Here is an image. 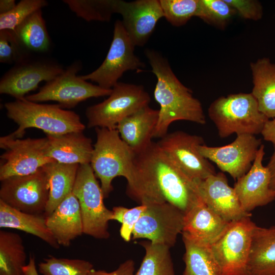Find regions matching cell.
<instances>
[{"label": "cell", "instance_id": "obj_1", "mask_svg": "<svg viewBox=\"0 0 275 275\" xmlns=\"http://www.w3.org/2000/svg\"><path fill=\"white\" fill-rule=\"evenodd\" d=\"M133 174L135 185L148 203L168 202L184 214L200 199L195 182L188 177L152 141L135 152Z\"/></svg>", "mask_w": 275, "mask_h": 275}, {"label": "cell", "instance_id": "obj_2", "mask_svg": "<svg viewBox=\"0 0 275 275\" xmlns=\"http://www.w3.org/2000/svg\"><path fill=\"white\" fill-rule=\"evenodd\" d=\"M145 54L157 78L154 96L160 105L153 138L164 136L171 124L176 121L205 124L206 118L201 103L177 77L168 60L153 49H146Z\"/></svg>", "mask_w": 275, "mask_h": 275}, {"label": "cell", "instance_id": "obj_3", "mask_svg": "<svg viewBox=\"0 0 275 275\" xmlns=\"http://www.w3.org/2000/svg\"><path fill=\"white\" fill-rule=\"evenodd\" d=\"M7 115L18 125L5 136L11 140L21 139L29 128L43 130L46 134L60 135L83 132L85 125L73 111L65 110L60 104H40L23 98L5 103Z\"/></svg>", "mask_w": 275, "mask_h": 275}, {"label": "cell", "instance_id": "obj_4", "mask_svg": "<svg viewBox=\"0 0 275 275\" xmlns=\"http://www.w3.org/2000/svg\"><path fill=\"white\" fill-rule=\"evenodd\" d=\"M96 141L90 165L100 186L104 198L113 191L112 181L118 176L129 181L131 177L134 151L121 139L117 129L95 128Z\"/></svg>", "mask_w": 275, "mask_h": 275}, {"label": "cell", "instance_id": "obj_5", "mask_svg": "<svg viewBox=\"0 0 275 275\" xmlns=\"http://www.w3.org/2000/svg\"><path fill=\"white\" fill-rule=\"evenodd\" d=\"M208 115L221 138L234 133L254 135L261 133L269 119L259 111L257 102L251 93L218 98L210 104Z\"/></svg>", "mask_w": 275, "mask_h": 275}, {"label": "cell", "instance_id": "obj_6", "mask_svg": "<svg viewBox=\"0 0 275 275\" xmlns=\"http://www.w3.org/2000/svg\"><path fill=\"white\" fill-rule=\"evenodd\" d=\"M89 164L78 169L72 193L79 203L84 234L97 239H107L108 223L113 220L112 210L105 206L101 186Z\"/></svg>", "mask_w": 275, "mask_h": 275}, {"label": "cell", "instance_id": "obj_7", "mask_svg": "<svg viewBox=\"0 0 275 275\" xmlns=\"http://www.w3.org/2000/svg\"><path fill=\"white\" fill-rule=\"evenodd\" d=\"M103 101L86 112L89 128L117 129L125 118L149 105L151 98L142 85L118 82Z\"/></svg>", "mask_w": 275, "mask_h": 275}, {"label": "cell", "instance_id": "obj_8", "mask_svg": "<svg viewBox=\"0 0 275 275\" xmlns=\"http://www.w3.org/2000/svg\"><path fill=\"white\" fill-rule=\"evenodd\" d=\"M256 225L250 216L229 222L222 234L210 245L221 275H246Z\"/></svg>", "mask_w": 275, "mask_h": 275}, {"label": "cell", "instance_id": "obj_9", "mask_svg": "<svg viewBox=\"0 0 275 275\" xmlns=\"http://www.w3.org/2000/svg\"><path fill=\"white\" fill-rule=\"evenodd\" d=\"M134 47L122 21L116 20L113 40L104 60L95 70L80 77L96 82L102 88L112 89L125 72L142 71L145 67L144 63L135 54Z\"/></svg>", "mask_w": 275, "mask_h": 275}, {"label": "cell", "instance_id": "obj_10", "mask_svg": "<svg viewBox=\"0 0 275 275\" xmlns=\"http://www.w3.org/2000/svg\"><path fill=\"white\" fill-rule=\"evenodd\" d=\"M74 63L53 80L47 82L39 92L26 96L28 100L34 102L55 101L63 108H71L92 97L109 96L112 89L102 88L82 79L77 73L80 68Z\"/></svg>", "mask_w": 275, "mask_h": 275}, {"label": "cell", "instance_id": "obj_11", "mask_svg": "<svg viewBox=\"0 0 275 275\" xmlns=\"http://www.w3.org/2000/svg\"><path fill=\"white\" fill-rule=\"evenodd\" d=\"M46 138L11 140L0 138V147L6 150L1 156L0 180L33 174L55 161L46 153Z\"/></svg>", "mask_w": 275, "mask_h": 275}, {"label": "cell", "instance_id": "obj_12", "mask_svg": "<svg viewBox=\"0 0 275 275\" xmlns=\"http://www.w3.org/2000/svg\"><path fill=\"white\" fill-rule=\"evenodd\" d=\"M146 205L133 230L132 239L145 238L170 248L173 246L183 231L184 213L167 202Z\"/></svg>", "mask_w": 275, "mask_h": 275}, {"label": "cell", "instance_id": "obj_13", "mask_svg": "<svg viewBox=\"0 0 275 275\" xmlns=\"http://www.w3.org/2000/svg\"><path fill=\"white\" fill-rule=\"evenodd\" d=\"M170 159L191 180L196 182L216 173L207 159L198 151L203 138L182 131L167 133L157 142Z\"/></svg>", "mask_w": 275, "mask_h": 275}, {"label": "cell", "instance_id": "obj_14", "mask_svg": "<svg viewBox=\"0 0 275 275\" xmlns=\"http://www.w3.org/2000/svg\"><path fill=\"white\" fill-rule=\"evenodd\" d=\"M1 181V200L22 212L44 213L48 200L49 187L42 168L28 175L11 177Z\"/></svg>", "mask_w": 275, "mask_h": 275}, {"label": "cell", "instance_id": "obj_15", "mask_svg": "<svg viewBox=\"0 0 275 275\" xmlns=\"http://www.w3.org/2000/svg\"><path fill=\"white\" fill-rule=\"evenodd\" d=\"M261 145V140L254 135L243 134L237 135L233 142L225 146L209 147L204 144L198 149L203 156L215 163L222 172L237 180L249 171Z\"/></svg>", "mask_w": 275, "mask_h": 275}, {"label": "cell", "instance_id": "obj_16", "mask_svg": "<svg viewBox=\"0 0 275 275\" xmlns=\"http://www.w3.org/2000/svg\"><path fill=\"white\" fill-rule=\"evenodd\" d=\"M115 13L122 16V22L133 45L143 46L163 17L159 0L126 2L113 0Z\"/></svg>", "mask_w": 275, "mask_h": 275}, {"label": "cell", "instance_id": "obj_17", "mask_svg": "<svg viewBox=\"0 0 275 275\" xmlns=\"http://www.w3.org/2000/svg\"><path fill=\"white\" fill-rule=\"evenodd\" d=\"M64 70L60 65L50 61L27 59L15 64L3 75L0 93L16 99L24 98L25 94L36 90L40 82L50 81Z\"/></svg>", "mask_w": 275, "mask_h": 275}, {"label": "cell", "instance_id": "obj_18", "mask_svg": "<svg viewBox=\"0 0 275 275\" xmlns=\"http://www.w3.org/2000/svg\"><path fill=\"white\" fill-rule=\"evenodd\" d=\"M264 155V145L262 144L251 168L233 187L242 208L248 213L275 200V192L270 186V172L262 163Z\"/></svg>", "mask_w": 275, "mask_h": 275}, {"label": "cell", "instance_id": "obj_19", "mask_svg": "<svg viewBox=\"0 0 275 275\" xmlns=\"http://www.w3.org/2000/svg\"><path fill=\"white\" fill-rule=\"evenodd\" d=\"M199 196L204 203L225 221L231 222L251 213L242 208L233 187L222 172L215 173L196 182Z\"/></svg>", "mask_w": 275, "mask_h": 275}, {"label": "cell", "instance_id": "obj_20", "mask_svg": "<svg viewBox=\"0 0 275 275\" xmlns=\"http://www.w3.org/2000/svg\"><path fill=\"white\" fill-rule=\"evenodd\" d=\"M46 222L60 245L68 246L72 240L84 234L79 203L73 193L46 216Z\"/></svg>", "mask_w": 275, "mask_h": 275}, {"label": "cell", "instance_id": "obj_21", "mask_svg": "<svg viewBox=\"0 0 275 275\" xmlns=\"http://www.w3.org/2000/svg\"><path fill=\"white\" fill-rule=\"evenodd\" d=\"M46 153L48 157L62 163H90L93 145L91 139L82 132L46 134Z\"/></svg>", "mask_w": 275, "mask_h": 275}, {"label": "cell", "instance_id": "obj_22", "mask_svg": "<svg viewBox=\"0 0 275 275\" xmlns=\"http://www.w3.org/2000/svg\"><path fill=\"white\" fill-rule=\"evenodd\" d=\"M229 223L206 205L200 198L184 214L182 233L211 245L222 234Z\"/></svg>", "mask_w": 275, "mask_h": 275}, {"label": "cell", "instance_id": "obj_23", "mask_svg": "<svg viewBox=\"0 0 275 275\" xmlns=\"http://www.w3.org/2000/svg\"><path fill=\"white\" fill-rule=\"evenodd\" d=\"M158 115L159 110L147 105L125 118L117 125L121 139L134 152L143 150L152 141Z\"/></svg>", "mask_w": 275, "mask_h": 275}, {"label": "cell", "instance_id": "obj_24", "mask_svg": "<svg viewBox=\"0 0 275 275\" xmlns=\"http://www.w3.org/2000/svg\"><path fill=\"white\" fill-rule=\"evenodd\" d=\"M246 275H275V226H255Z\"/></svg>", "mask_w": 275, "mask_h": 275}, {"label": "cell", "instance_id": "obj_25", "mask_svg": "<svg viewBox=\"0 0 275 275\" xmlns=\"http://www.w3.org/2000/svg\"><path fill=\"white\" fill-rule=\"evenodd\" d=\"M0 227L17 229L31 234L56 249L60 246L46 225L45 216L22 212L1 200Z\"/></svg>", "mask_w": 275, "mask_h": 275}, {"label": "cell", "instance_id": "obj_26", "mask_svg": "<svg viewBox=\"0 0 275 275\" xmlns=\"http://www.w3.org/2000/svg\"><path fill=\"white\" fill-rule=\"evenodd\" d=\"M253 88L252 94L259 111L268 119L275 118V64L268 58L251 63Z\"/></svg>", "mask_w": 275, "mask_h": 275}, {"label": "cell", "instance_id": "obj_27", "mask_svg": "<svg viewBox=\"0 0 275 275\" xmlns=\"http://www.w3.org/2000/svg\"><path fill=\"white\" fill-rule=\"evenodd\" d=\"M79 164L54 161L44 165L49 187L48 200L44 215L50 214L72 190Z\"/></svg>", "mask_w": 275, "mask_h": 275}, {"label": "cell", "instance_id": "obj_28", "mask_svg": "<svg viewBox=\"0 0 275 275\" xmlns=\"http://www.w3.org/2000/svg\"><path fill=\"white\" fill-rule=\"evenodd\" d=\"M185 247L182 275H221L210 245L195 240L182 233Z\"/></svg>", "mask_w": 275, "mask_h": 275}, {"label": "cell", "instance_id": "obj_29", "mask_svg": "<svg viewBox=\"0 0 275 275\" xmlns=\"http://www.w3.org/2000/svg\"><path fill=\"white\" fill-rule=\"evenodd\" d=\"M26 255L23 241L17 233L0 231V275H26L23 268Z\"/></svg>", "mask_w": 275, "mask_h": 275}, {"label": "cell", "instance_id": "obj_30", "mask_svg": "<svg viewBox=\"0 0 275 275\" xmlns=\"http://www.w3.org/2000/svg\"><path fill=\"white\" fill-rule=\"evenodd\" d=\"M13 32L20 43L29 53L46 52L50 47V38L41 10L32 14Z\"/></svg>", "mask_w": 275, "mask_h": 275}, {"label": "cell", "instance_id": "obj_31", "mask_svg": "<svg viewBox=\"0 0 275 275\" xmlns=\"http://www.w3.org/2000/svg\"><path fill=\"white\" fill-rule=\"evenodd\" d=\"M145 254L135 275H175L170 248L149 240L140 241Z\"/></svg>", "mask_w": 275, "mask_h": 275}, {"label": "cell", "instance_id": "obj_32", "mask_svg": "<svg viewBox=\"0 0 275 275\" xmlns=\"http://www.w3.org/2000/svg\"><path fill=\"white\" fill-rule=\"evenodd\" d=\"M93 269V265L85 260L51 256L38 264L42 275H88Z\"/></svg>", "mask_w": 275, "mask_h": 275}, {"label": "cell", "instance_id": "obj_33", "mask_svg": "<svg viewBox=\"0 0 275 275\" xmlns=\"http://www.w3.org/2000/svg\"><path fill=\"white\" fill-rule=\"evenodd\" d=\"M77 16L88 21H109L115 13L113 0H64Z\"/></svg>", "mask_w": 275, "mask_h": 275}, {"label": "cell", "instance_id": "obj_34", "mask_svg": "<svg viewBox=\"0 0 275 275\" xmlns=\"http://www.w3.org/2000/svg\"><path fill=\"white\" fill-rule=\"evenodd\" d=\"M163 17L172 25L181 26L196 16L199 0H159Z\"/></svg>", "mask_w": 275, "mask_h": 275}, {"label": "cell", "instance_id": "obj_35", "mask_svg": "<svg viewBox=\"0 0 275 275\" xmlns=\"http://www.w3.org/2000/svg\"><path fill=\"white\" fill-rule=\"evenodd\" d=\"M236 13L225 0H199L196 16L207 23L224 28Z\"/></svg>", "mask_w": 275, "mask_h": 275}, {"label": "cell", "instance_id": "obj_36", "mask_svg": "<svg viewBox=\"0 0 275 275\" xmlns=\"http://www.w3.org/2000/svg\"><path fill=\"white\" fill-rule=\"evenodd\" d=\"M45 0H22L10 11L0 14V30L14 31L32 14L47 5Z\"/></svg>", "mask_w": 275, "mask_h": 275}, {"label": "cell", "instance_id": "obj_37", "mask_svg": "<svg viewBox=\"0 0 275 275\" xmlns=\"http://www.w3.org/2000/svg\"><path fill=\"white\" fill-rule=\"evenodd\" d=\"M29 52L22 46L14 33L0 30V62L16 64L28 59Z\"/></svg>", "mask_w": 275, "mask_h": 275}, {"label": "cell", "instance_id": "obj_38", "mask_svg": "<svg viewBox=\"0 0 275 275\" xmlns=\"http://www.w3.org/2000/svg\"><path fill=\"white\" fill-rule=\"evenodd\" d=\"M146 207V205L141 204L132 208L123 206H116L113 208V220L122 224L120 234L125 241L130 240L134 227Z\"/></svg>", "mask_w": 275, "mask_h": 275}, {"label": "cell", "instance_id": "obj_39", "mask_svg": "<svg viewBox=\"0 0 275 275\" xmlns=\"http://www.w3.org/2000/svg\"><path fill=\"white\" fill-rule=\"evenodd\" d=\"M244 19L258 20L263 15L261 3L255 0H225Z\"/></svg>", "mask_w": 275, "mask_h": 275}, {"label": "cell", "instance_id": "obj_40", "mask_svg": "<svg viewBox=\"0 0 275 275\" xmlns=\"http://www.w3.org/2000/svg\"><path fill=\"white\" fill-rule=\"evenodd\" d=\"M135 264L133 260L128 259L121 263L115 270L107 272L102 270H95L94 268L88 275H135Z\"/></svg>", "mask_w": 275, "mask_h": 275}, {"label": "cell", "instance_id": "obj_41", "mask_svg": "<svg viewBox=\"0 0 275 275\" xmlns=\"http://www.w3.org/2000/svg\"><path fill=\"white\" fill-rule=\"evenodd\" d=\"M261 134L265 141L275 146V118L271 120L268 119L265 122Z\"/></svg>", "mask_w": 275, "mask_h": 275}, {"label": "cell", "instance_id": "obj_42", "mask_svg": "<svg viewBox=\"0 0 275 275\" xmlns=\"http://www.w3.org/2000/svg\"><path fill=\"white\" fill-rule=\"evenodd\" d=\"M273 151L266 166L270 173V188L275 192V146Z\"/></svg>", "mask_w": 275, "mask_h": 275}, {"label": "cell", "instance_id": "obj_43", "mask_svg": "<svg viewBox=\"0 0 275 275\" xmlns=\"http://www.w3.org/2000/svg\"><path fill=\"white\" fill-rule=\"evenodd\" d=\"M23 270L26 275H39L34 256L30 255L28 263L24 267Z\"/></svg>", "mask_w": 275, "mask_h": 275}, {"label": "cell", "instance_id": "obj_44", "mask_svg": "<svg viewBox=\"0 0 275 275\" xmlns=\"http://www.w3.org/2000/svg\"><path fill=\"white\" fill-rule=\"evenodd\" d=\"M16 5L14 0H1L0 14L8 13L12 10Z\"/></svg>", "mask_w": 275, "mask_h": 275}]
</instances>
